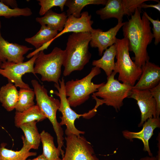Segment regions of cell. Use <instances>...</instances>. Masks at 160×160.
Segmentation results:
<instances>
[{
  "label": "cell",
  "instance_id": "6da1fadb",
  "mask_svg": "<svg viewBox=\"0 0 160 160\" xmlns=\"http://www.w3.org/2000/svg\"><path fill=\"white\" fill-rule=\"evenodd\" d=\"M151 23L143 13L141 16V9L137 8L122 27L124 38L129 41V50L134 54L132 59L141 68L150 60L147 48L154 38Z\"/></svg>",
  "mask_w": 160,
  "mask_h": 160
},
{
  "label": "cell",
  "instance_id": "7a4b0ae2",
  "mask_svg": "<svg viewBox=\"0 0 160 160\" xmlns=\"http://www.w3.org/2000/svg\"><path fill=\"white\" fill-rule=\"evenodd\" d=\"M90 40L89 33H73L69 36L65 49L64 76L69 75L74 71L82 70L89 62L92 56L89 49Z\"/></svg>",
  "mask_w": 160,
  "mask_h": 160
},
{
  "label": "cell",
  "instance_id": "3957f363",
  "mask_svg": "<svg viewBox=\"0 0 160 160\" xmlns=\"http://www.w3.org/2000/svg\"><path fill=\"white\" fill-rule=\"evenodd\" d=\"M31 82L36 97V105L52 124L57 136V147L61 154H63L64 153L62 149L64 145L63 132L56 117L57 112L60 105V101L52 96H49L47 89L36 80H32Z\"/></svg>",
  "mask_w": 160,
  "mask_h": 160
},
{
  "label": "cell",
  "instance_id": "277c9868",
  "mask_svg": "<svg viewBox=\"0 0 160 160\" xmlns=\"http://www.w3.org/2000/svg\"><path fill=\"white\" fill-rule=\"evenodd\" d=\"M66 55L65 50L57 47H54L51 52L47 54H45L44 50L40 51L34 62L35 73L41 75L42 81L58 84L62 67L65 63Z\"/></svg>",
  "mask_w": 160,
  "mask_h": 160
},
{
  "label": "cell",
  "instance_id": "5b68a950",
  "mask_svg": "<svg viewBox=\"0 0 160 160\" xmlns=\"http://www.w3.org/2000/svg\"><path fill=\"white\" fill-rule=\"evenodd\" d=\"M115 44L117 60L115 63L113 71L118 73L119 81L133 87L141 74V68L131 58L129 52V41L126 38H117Z\"/></svg>",
  "mask_w": 160,
  "mask_h": 160
},
{
  "label": "cell",
  "instance_id": "8992f818",
  "mask_svg": "<svg viewBox=\"0 0 160 160\" xmlns=\"http://www.w3.org/2000/svg\"><path fill=\"white\" fill-rule=\"evenodd\" d=\"M100 73V68L94 66L90 73L82 79H72L65 83V93L71 107H75L83 104L89 99L91 94L97 92L105 83L95 84L92 81L93 78Z\"/></svg>",
  "mask_w": 160,
  "mask_h": 160
},
{
  "label": "cell",
  "instance_id": "52a82bcc",
  "mask_svg": "<svg viewBox=\"0 0 160 160\" xmlns=\"http://www.w3.org/2000/svg\"><path fill=\"white\" fill-rule=\"evenodd\" d=\"M116 73L113 71L107 77V81L93 93L92 96L102 98L104 104L113 107L117 111L123 105V100L129 96L132 87L120 83L115 79Z\"/></svg>",
  "mask_w": 160,
  "mask_h": 160
},
{
  "label": "cell",
  "instance_id": "ba28073f",
  "mask_svg": "<svg viewBox=\"0 0 160 160\" xmlns=\"http://www.w3.org/2000/svg\"><path fill=\"white\" fill-rule=\"evenodd\" d=\"M59 82L58 84H55L54 86L57 91H55L54 93L60 100V105L58 110L61 112L62 116L60 117L61 121L60 124L61 126H66L65 132L66 136L73 134L79 136L80 134H84L85 132L80 131L76 128L74 124L75 120L81 116L89 118L95 115L96 112L93 109L83 114H78L76 113L71 108L68 101L65 93V82L63 78L61 80L60 79Z\"/></svg>",
  "mask_w": 160,
  "mask_h": 160
},
{
  "label": "cell",
  "instance_id": "9c48e42d",
  "mask_svg": "<svg viewBox=\"0 0 160 160\" xmlns=\"http://www.w3.org/2000/svg\"><path fill=\"white\" fill-rule=\"evenodd\" d=\"M39 52L29 60L21 63H15L7 61L2 62L0 67V75L7 78L9 82L21 89H30L28 84L22 80V77L26 73H31L35 76L34 71V62Z\"/></svg>",
  "mask_w": 160,
  "mask_h": 160
},
{
  "label": "cell",
  "instance_id": "30bf717a",
  "mask_svg": "<svg viewBox=\"0 0 160 160\" xmlns=\"http://www.w3.org/2000/svg\"><path fill=\"white\" fill-rule=\"evenodd\" d=\"M65 153L60 160H99L90 143L83 136H66Z\"/></svg>",
  "mask_w": 160,
  "mask_h": 160
},
{
  "label": "cell",
  "instance_id": "8fae6325",
  "mask_svg": "<svg viewBox=\"0 0 160 160\" xmlns=\"http://www.w3.org/2000/svg\"><path fill=\"white\" fill-rule=\"evenodd\" d=\"M150 0H107L105 7L96 11L102 20L115 18L122 22L124 15L131 16L141 4Z\"/></svg>",
  "mask_w": 160,
  "mask_h": 160
},
{
  "label": "cell",
  "instance_id": "7c38bea8",
  "mask_svg": "<svg viewBox=\"0 0 160 160\" xmlns=\"http://www.w3.org/2000/svg\"><path fill=\"white\" fill-rule=\"evenodd\" d=\"M128 97L136 100L140 110L141 119L139 127L142 126L148 119L156 117V102L149 90L132 88Z\"/></svg>",
  "mask_w": 160,
  "mask_h": 160
},
{
  "label": "cell",
  "instance_id": "4fadbf2b",
  "mask_svg": "<svg viewBox=\"0 0 160 160\" xmlns=\"http://www.w3.org/2000/svg\"><path fill=\"white\" fill-rule=\"evenodd\" d=\"M124 23L122 22L118 23L115 26L106 31L100 29L93 28L90 33L89 44L92 47L98 48L99 56H102L105 50L115 44L116 35Z\"/></svg>",
  "mask_w": 160,
  "mask_h": 160
},
{
  "label": "cell",
  "instance_id": "5bb4252c",
  "mask_svg": "<svg viewBox=\"0 0 160 160\" xmlns=\"http://www.w3.org/2000/svg\"><path fill=\"white\" fill-rule=\"evenodd\" d=\"M1 28L0 21V60L2 63L6 61L15 63L23 62L25 59L24 55L33 48L9 43L1 35Z\"/></svg>",
  "mask_w": 160,
  "mask_h": 160
},
{
  "label": "cell",
  "instance_id": "9a60e30c",
  "mask_svg": "<svg viewBox=\"0 0 160 160\" xmlns=\"http://www.w3.org/2000/svg\"><path fill=\"white\" fill-rule=\"evenodd\" d=\"M142 129L139 132H134L125 130L122 131V135L124 138L133 141L134 139H137L142 141L143 144V150L147 152L149 156H153L149 144V140L153 135L154 129L160 127V119L159 117L148 119L144 122Z\"/></svg>",
  "mask_w": 160,
  "mask_h": 160
},
{
  "label": "cell",
  "instance_id": "2e32d148",
  "mask_svg": "<svg viewBox=\"0 0 160 160\" xmlns=\"http://www.w3.org/2000/svg\"><path fill=\"white\" fill-rule=\"evenodd\" d=\"M141 68V74L132 89L149 90L160 83V68L159 66L148 61Z\"/></svg>",
  "mask_w": 160,
  "mask_h": 160
},
{
  "label": "cell",
  "instance_id": "e0dca14e",
  "mask_svg": "<svg viewBox=\"0 0 160 160\" xmlns=\"http://www.w3.org/2000/svg\"><path fill=\"white\" fill-rule=\"evenodd\" d=\"M92 16L87 11L82 12L79 17L77 18L70 15L68 16L63 29L58 33L55 39L67 33L87 32L90 33L93 28L92 27L93 21Z\"/></svg>",
  "mask_w": 160,
  "mask_h": 160
},
{
  "label": "cell",
  "instance_id": "ac0fdd59",
  "mask_svg": "<svg viewBox=\"0 0 160 160\" xmlns=\"http://www.w3.org/2000/svg\"><path fill=\"white\" fill-rule=\"evenodd\" d=\"M21 138L23 145L19 151H15L6 148L5 146L7 144L5 143L0 144V160H27L29 157L36 155V152L30 151L31 148L24 136L22 135Z\"/></svg>",
  "mask_w": 160,
  "mask_h": 160
},
{
  "label": "cell",
  "instance_id": "d6986e66",
  "mask_svg": "<svg viewBox=\"0 0 160 160\" xmlns=\"http://www.w3.org/2000/svg\"><path fill=\"white\" fill-rule=\"evenodd\" d=\"M44 15L41 17H36V21L41 25H46L51 29L57 31H62L68 17L65 12L58 13L51 9Z\"/></svg>",
  "mask_w": 160,
  "mask_h": 160
},
{
  "label": "cell",
  "instance_id": "ffe728a7",
  "mask_svg": "<svg viewBox=\"0 0 160 160\" xmlns=\"http://www.w3.org/2000/svg\"><path fill=\"white\" fill-rule=\"evenodd\" d=\"M19 91L15 85L9 82L0 89V102L8 111L15 108L18 100Z\"/></svg>",
  "mask_w": 160,
  "mask_h": 160
},
{
  "label": "cell",
  "instance_id": "44dd1931",
  "mask_svg": "<svg viewBox=\"0 0 160 160\" xmlns=\"http://www.w3.org/2000/svg\"><path fill=\"white\" fill-rule=\"evenodd\" d=\"M58 33V31L52 30L46 25H42L40 30L35 35L25 38V41L37 49L46 44L50 45Z\"/></svg>",
  "mask_w": 160,
  "mask_h": 160
},
{
  "label": "cell",
  "instance_id": "7402d4cb",
  "mask_svg": "<svg viewBox=\"0 0 160 160\" xmlns=\"http://www.w3.org/2000/svg\"><path fill=\"white\" fill-rule=\"evenodd\" d=\"M47 119L38 106L36 105L21 112L16 111L14 117L15 126L18 128L22 124L36 121H42Z\"/></svg>",
  "mask_w": 160,
  "mask_h": 160
},
{
  "label": "cell",
  "instance_id": "603a6c76",
  "mask_svg": "<svg viewBox=\"0 0 160 160\" xmlns=\"http://www.w3.org/2000/svg\"><path fill=\"white\" fill-rule=\"evenodd\" d=\"M116 53V47L114 44L105 50L100 58L93 60L92 64L94 66L102 69L107 77L109 76L115 69L114 60Z\"/></svg>",
  "mask_w": 160,
  "mask_h": 160
},
{
  "label": "cell",
  "instance_id": "cb8c5ba5",
  "mask_svg": "<svg viewBox=\"0 0 160 160\" xmlns=\"http://www.w3.org/2000/svg\"><path fill=\"white\" fill-rule=\"evenodd\" d=\"M40 135L44 156L48 160H60V151L55 145L53 137L44 130L41 132Z\"/></svg>",
  "mask_w": 160,
  "mask_h": 160
},
{
  "label": "cell",
  "instance_id": "d4e9b609",
  "mask_svg": "<svg viewBox=\"0 0 160 160\" xmlns=\"http://www.w3.org/2000/svg\"><path fill=\"white\" fill-rule=\"evenodd\" d=\"M37 122L34 121L24 123L19 127L23 132L25 137L31 149L35 150L38 149L41 141L40 133L36 126Z\"/></svg>",
  "mask_w": 160,
  "mask_h": 160
},
{
  "label": "cell",
  "instance_id": "484cf974",
  "mask_svg": "<svg viewBox=\"0 0 160 160\" xmlns=\"http://www.w3.org/2000/svg\"><path fill=\"white\" fill-rule=\"evenodd\" d=\"M107 0H66L65 6L67 7V16L72 15L77 18L79 17L82 9L89 5H105Z\"/></svg>",
  "mask_w": 160,
  "mask_h": 160
},
{
  "label": "cell",
  "instance_id": "4316f807",
  "mask_svg": "<svg viewBox=\"0 0 160 160\" xmlns=\"http://www.w3.org/2000/svg\"><path fill=\"white\" fill-rule=\"evenodd\" d=\"M18 91V99L15 108L16 111L23 112L35 105L33 89L20 88Z\"/></svg>",
  "mask_w": 160,
  "mask_h": 160
},
{
  "label": "cell",
  "instance_id": "83f0119b",
  "mask_svg": "<svg viewBox=\"0 0 160 160\" xmlns=\"http://www.w3.org/2000/svg\"><path fill=\"white\" fill-rule=\"evenodd\" d=\"M32 14L31 9L28 7L12 9L0 1V17L9 18L20 16H29Z\"/></svg>",
  "mask_w": 160,
  "mask_h": 160
},
{
  "label": "cell",
  "instance_id": "f1b7e54d",
  "mask_svg": "<svg viewBox=\"0 0 160 160\" xmlns=\"http://www.w3.org/2000/svg\"><path fill=\"white\" fill-rule=\"evenodd\" d=\"M39 4L41 6L39 12L41 16L44 14L51 9L55 7H58L61 11L64 10L66 0H38Z\"/></svg>",
  "mask_w": 160,
  "mask_h": 160
},
{
  "label": "cell",
  "instance_id": "f546056e",
  "mask_svg": "<svg viewBox=\"0 0 160 160\" xmlns=\"http://www.w3.org/2000/svg\"><path fill=\"white\" fill-rule=\"evenodd\" d=\"M143 13L153 25L152 33L155 39L154 44L156 45L160 42V21L159 19L155 20L153 19L145 12L143 11Z\"/></svg>",
  "mask_w": 160,
  "mask_h": 160
},
{
  "label": "cell",
  "instance_id": "4dcf8cb0",
  "mask_svg": "<svg viewBox=\"0 0 160 160\" xmlns=\"http://www.w3.org/2000/svg\"><path fill=\"white\" fill-rule=\"evenodd\" d=\"M149 90L156 102V117H159L160 114V83Z\"/></svg>",
  "mask_w": 160,
  "mask_h": 160
},
{
  "label": "cell",
  "instance_id": "1f68e13d",
  "mask_svg": "<svg viewBox=\"0 0 160 160\" xmlns=\"http://www.w3.org/2000/svg\"><path fill=\"white\" fill-rule=\"evenodd\" d=\"M156 4H148L144 2L142 3L140 5L139 8L141 9L142 8L146 9L148 8H153L157 9L159 12H160V1H159Z\"/></svg>",
  "mask_w": 160,
  "mask_h": 160
},
{
  "label": "cell",
  "instance_id": "d6a6232c",
  "mask_svg": "<svg viewBox=\"0 0 160 160\" xmlns=\"http://www.w3.org/2000/svg\"><path fill=\"white\" fill-rule=\"evenodd\" d=\"M0 1L7 6H10L12 9L18 8L17 1L14 0H1Z\"/></svg>",
  "mask_w": 160,
  "mask_h": 160
},
{
  "label": "cell",
  "instance_id": "836d02e7",
  "mask_svg": "<svg viewBox=\"0 0 160 160\" xmlns=\"http://www.w3.org/2000/svg\"><path fill=\"white\" fill-rule=\"evenodd\" d=\"M27 160H48L42 154L32 159H28Z\"/></svg>",
  "mask_w": 160,
  "mask_h": 160
},
{
  "label": "cell",
  "instance_id": "e575fe53",
  "mask_svg": "<svg viewBox=\"0 0 160 160\" xmlns=\"http://www.w3.org/2000/svg\"><path fill=\"white\" fill-rule=\"evenodd\" d=\"M139 160H157L156 157L152 156H146L140 159Z\"/></svg>",
  "mask_w": 160,
  "mask_h": 160
},
{
  "label": "cell",
  "instance_id": "d590c367",
  "mask_svg": "<svg viewBox=\"0 0 160 160\" xmlns=\"http://www.w3.org/2000/svg\"><path fill=\"white\" fill-rule=\"evenodd\" d=\"M158 141V154L156 157L157 160H160V139H157Z\"/></svg>",
  "mask_w": 160,
  "mask_h": 160
},
{
  "label": "cell",
  "instance_id": "8d00e7d4",
  "mask_svg": "<svg viewBox=\"0 0 160 160\" xmlns=\"http://www.w3.org/2000/svg\"><path fill=\"white\" fill-rule=\"evenodd\" d=\"M2 62L0 60V67L2 64Z\"/></svg>",
  "mask_w": 160,
  "mask_h": 160
}]
</instances>
